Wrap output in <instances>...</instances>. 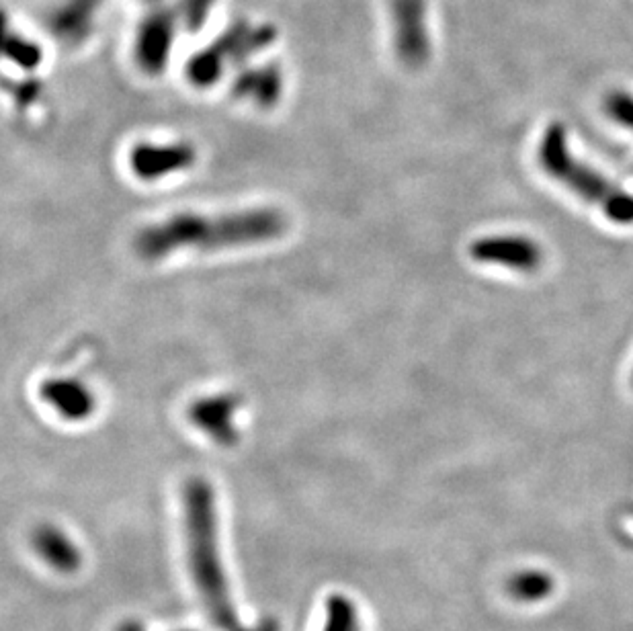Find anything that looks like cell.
<instances>
[{
    "mask_svg": "<svg viewBox=\"0 0 633 631\" xmlns=\"http://www.w3.org/2000/svg\"><path fill=\"white\" fill-rule=\"evenodd\" d=\"M470 257L478 263L500 265L523 275L537 273L543 265L541 246L533 238L519 234L480 238L472 242Z\"/></svg>",
    "mask_w": 633,
    "mask_h": 631,
    "instance_id": "obj_4",
    "label": "cell"
},
{
    "mask_svg": "<svg viewBox=\"0 0 633 631\" xmlns=\"http://www.w3.org/2000/svg\"><path fill=\"white\" fill-rule=\"evenodd\" d=\"M39 394L50 408H54L62 418L72 420V423L87 420L97 408L93 392L72 377H54V380L44 382Z\"/></svg>",
    "mask_w": 633,
    "mask_h": 631,
    "instance_id": "obj_8",
    "label": "cell"
},
{
    "mask_svg": "<svg viewBox=\"0 0 633 631\" xmlns=\"http://www.w3.org/2000/svg\"><path fill=\"white\" fill-rule=\"evenodd\" d=\"M189 570L209 621L220 631H238L218 543L216 492L205 478H189L183 490Z\"/></svg>",
    "mask_w": 633,
    "mask_h": 631,
    "instance_id": "obj_2",
    "label": "cell"
},
{
    "mask_svg": "<svg viewBox=\"0 0 633 631\" xmlns=\"http://www.w3.org/2000/svg\"><path fill=\"white\" fill-rule=\"evenodd\" d=\"M173 44V19L166 13L152 15L140 29L138 62L148 74H158L166 66Z\"/></svg>",
    "mask_w": 633,
    "mask_h": 631,
    "instance_id": "obj_10",
    "label": "cell"
},
{
    "mask_svg": "<svg viewBox=\"0 0 633 631\" xmlns=\"http://www.w3.org/2000/svg\"><path fill=\"white\" fill-rule=\"evenodd\" d=\"M193 162L195 150L189 144H138L130 156L132 171L144 181L181 173Z\"/></svg>",
    "mask_w": 633,
    "mask_h": 631,
    "instance_id": "obj_6",
    "label": "cell"
},
{
    "mask_svg": "<svg viewBox=\"0 0 633 631\" xmlns=\"http://www.w3.org/2000/svg\"><path fill=\"white\" fill-rule=\"evenodd\" d=\"M396 52L406 66L418 68L431 56V33L425 0H392Z\"/></svg>",
    "mask_w": 633,
    "mask_h": 631,
    "instance_id": "obj_5",
    "label": "cell"
},
{
    "mask_svg": "<svg viewBox=\"0 0 633 631\" xmlns=\"http://www.w3.org/2000/svg\"><path fill=\"white\" fill-rule=\"evenodd\" d=\"M211 0H187L185 5V15H187V23L195 29L203 23L207 11H209Z\"/></svg>",
    "mask_w": 633,
    "mask_h": 631,
    "instance_id": "obj_16",
    "label": "cell"
},
{
    "mask_svg": "<svg viewBox=\"0 0 633 631\" xmlns=\"http://www.w3.org/2000/svg\"><path fill=\"white\" fill-rule=\"evenodd\" d=\"M234 95L255 101L259 107H271L281 97V72L273 66L244 72L234 82Z\"/></svg>",
    "mask_w": 633,
    "mask_h": 631,
    "instance_id": "obj_12",
    "label": "cell"
},
{
    "mask_svg": "<svg viewBox=\"0 0 633 631\" xmlns=\"http://www.w3.org/2000/svg\"><path fill=\"white\" fill-rule=\"evenodd\" d=\"M289 228L287 216L275 207H250L228 214H175L142 228L136 236L138 255L160 261L179 250H218L263 244L281 238Z\"/></svg>",
    "mask_w": 633,
    "mask_h": 631,
    "instance_id": "obj_1",
    "label": "cell"
},
{
    "mask_svg": "<svg viewBox=\"0 0 633 631\" xmlns=\"http://www.w3.org/2000/svg\"><path fill=\"white\" fill-rule=\"evenodd\" d=\"M605 113L621 128L633 132V95L627 91H611L603 101Z\"/></svg>",
    "mask_w": 633,
    "mask_h": 631,
    "instance_id": "obj_14",
    "label": "cell"
},
{
    "mask_svg": "<svg viewBox=\"0 0 633 631\" xmlns=\"http://www.w3.org/2000/svg\"><path fill=\"white\" fill-rule=\"evenodd\" d=\"M99 5L101 0H62L50 21L58 39L68 41V44H78V41L87 37Z\"/></svg>",
    "mask_w": 633,
    "mask_h": 631,
    "instance_id": "obj_11",
    "label": "cell"
},
{
    "mask_svg": "<svg viewBox=\"0 0 633 631\" xmlns=\"http://www.w3.org/2000/svg\"><path fill=\"white\" fill-rule=\"evenodd\" d=\"M238 631H281V629H279V623H277L275 619L267 617V619L259 621L257 625H252V627H240Z\"/></svg>",
    "mask_w": 633,
    "mask_h": 631,
    "instance_id": "obj_17",
    "label": "cell"
},
{
    "mask_svg": "<svg viewBox=\"0 0 633 631\" xmlns=\"http://www.w3.org/2000/svg\"><path fill=\"white\" fill-rule=\"evenodd\" d=\"M631 386H633V373H631Z\"/></svg>",
    "mask_w": 633,
    "mask_h": 631,
    "instance_id": "obj_19",
    "label": "cell"
},
{
    "mask_svg": "<svg viewBox=\"0 0 633 631\" xmlns=\"http://www.w3.org/2000/svg\"><path fill=\"white\" fill-rule=\"evenodd\" d=\"M117 631H146V629H144L142 623H138V621H123V623L117 627Z\"/></svg>",
    "mask_w": 633,
    "mask_h": 631,
    "instance_id": "obj_18",
    "label": "cell"
},
{
    "mask_svg": "<svg viewBox=\"0 0 633 631\" xmlns=\"http://www.w3.org/2000/svg\"><path fill=\"white\" fill-rule=\"evenodd\" d=\"M322 631H359L357 607L345 595H330L326 599V621Z\"/></svg>",
    "mask_w": 633,
    "mask_h": 631,
    "instance_id": "obj_13",
    "label": "cell"
},
{
    "mask_svg": "<svg viewBox=\"0 0 633 631\" xmlns=\"http://www.w3.org/2000/svg\"><path fill=\"white\" fill-rule=\"evenodd\" d=\"M31 543L35 554L60 574H74L82 566L74 541L54 525H39L31 535Z\"/></svg>",
    "mask_w": 633,
    "mask_h": 631,
    "instance_id": "obj_9",
    "label": "cell"
},
{
    "mask_svg": "<svg viewBox=\"0 0 633 631\" xmlns=\"http://www.w3.org/2000/svg\"><path fill=\"white\" fill-rule=\"evenodd\" d=\"M238 406H240V400L236 396H228V394L207 396L191 404L189 418H191V423L209 439H214L216 443L228 447L238 441V429H236Z\"/></svg>",
    "mask_w": 633,
    "mask_h": 631,
    "instance_id": "obj_7",
    "label": "cell"
},
{
    "mask_svg": "<svg viewBox=\"0 0 633 631\" xmlns=\"http://www.w3.org/2000/svg\"><path fill=\"white\" fill-rule=\"evenodd\" d=\"M537 160L547 177L564 185L588 205L599 207L611 222L633 224V195L570 154L568 132L562 123H552L543 132Z\"/></svg>",
    "mask_w": 633,
    "mask_h": 631,
    "instance_id": "obj_3",
    "label": "cell"
},
{
    "mask_svg": "<svg viewBox=\"0 0 633 631\" xmlns=\"http://www.w3.org/2000/svg\"><path fill=\"white\" fill-rule=\"evenodd\" d=\"M7 56L23 68H33L39 62V50L33 44H27L23 39H9L7 41Z\"/></svg>",
    "mask_w": 633,
    "mask_h": 631,
    "instance_id": "obj_15",
    "label": "cell"
}]
</instances>
